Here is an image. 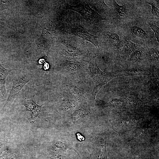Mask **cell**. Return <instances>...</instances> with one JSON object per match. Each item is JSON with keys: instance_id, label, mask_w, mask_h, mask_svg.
<instances>
[{"instance_id": "cell-1", "label": "cell", "mask_w": 159, "mask_h": 159, "mask_svg": "<svg viewBox=\"0 0 159 159\" xmlns=\"http://www.w3.org/2000/svg\"><path fill=\"white\" fill-rule=\"evenodd\" d=\"M59 46L62 54L70 57L85 56L89 53L87 41L63 32L59 37Z\"/></svg>"}, {"instance_id": "cell-2", "label": "cell", "mask_w": 159, "mask_h": 159, "mask_svg": "<svg viewBox=\"0 0 159 159\" xmlns=\"http://www.w3.org/2000/svg\"><path fill=\"white\" fill-rule=\"evenodd\" d=\"M67 9L75 11L79 14L85 20L87 23L95 24L106 19L96 11L92 9L87 1H82L76 5H72L67 3L64 4Z\"/></svg>"}, {"instance_id": "cell-3", "label": "cell", "mask_w": 159, "mask_h": 159, "mask_svg": "<svg viewBox=\"0 0 159 159\" xmlns=\"http://www.w3.org/2000/svg\"><path fill=\"white\" fill-rule=\"evenodd\" d=\"M62 32L78 37L93 44L98 50V37L90 33L84 29L80 22L73 23L69 21L62 23Z\"/></svg>"}, {"instance_id": "cell-4", "label": "cell", "mask_w": 159, "mask_h": 159, "mask_svg": "<svg viewBox=\"0 0 159 159\" xmlns=\"http://www.w3.org/2000/svg\"><path fill=\"white\" fill-rule=\"evenodd\" d=\"M30 80V77L24 73H20L13 76L12 87L4 107L11 104L24 86Z\"/></svg>"}, {"instance_id": "cell-5", "label": "cell", "mask_w": 159, "mask_h": 159, "mask_svg": "<svg viewBox=\"0 0 159 159\" xmlns=\"http://www.w3.org/2000/svg\"><path fill=\"white\" fill-rule=\"evenodd\" d=\"M23 105L25 107L26 111L31 113V117L29 119L30 122H34L41 112L42 105H37L32 99L24 100Z\"/></svg>"}, {"instance_id": "cell-6", "label": "cell", "mask_w": 159, "mask_h": 159, "mask_svg": "<svg viewBox=\"0 0 159 159\" xmlns=\"http://www.w3.org/2000/svg\"><path fill=\"white\" fill-rule=\"evenodd\" d=\"M136 44L127 39H123L117 47L126 55L128 56L132 53L137 47Z\"/></svg>"}, {"instance_id": "cell-7", "label": "cell", "mask_w": 159, "mask_h": 159, "mask_svg": "<svg viewBox=\"0 0 159 159\" xmlns=\"http://www.w3.org/2000/svg\"><path fill=\"white\" fill-rule=\"evenodd\" d=\"M12 70L5 68L0 63V91L2 96L6 95L5 85L6 79L7 75L10 74Z\"/></svg>"}, {"instance_id": "cell-8", "label": "cell", "mask_w": 159, "mask_h": 159, "mask_svg": "<svg viewBox=\"0 0 159 159\" xmlns=\"http://www.w3.org/2000/svg\"><path fill=\"white\" fill-rule=\"evenodd\" d=\"M105 34L108 41L117 48L121 42L118 35L116 33L109 31H106Z\"/></svg>"}, {"instance_id": "cell-9", "label": "cell", "mask_w": 159, "mask_h": 159, "mask_svg": "<svg viewBox=\"0 0 159 159\" xmlns=\"http://www.w3.org/2000/svg\"><path fill=\"white\" fill-rule=\"evenodd\" d=\"M78 61L73 60L65 59L62 61V66L68 69H77L82 67L81 65Z\"/></svg>"}, {"instance_id": "cell-10", "label": "cell", "mask_w": 159, "mask_h": 159, "mask_svg": "<svg viewBox=\"0 0 159 159\" xmlns=\"http://www.w3.org/2000/svg\"><path fill=\"white\" fill-rule=\"evenodd\" d=\"M131 31L138 37L145 39L148 38V36L146 32L141 28L136 26H134L130 28Z\"/></svg>"}, {"instance_id": "cell-11", "label": "cell", "mask_w": 159, "mask_h": 159, "mask_svg": "<svg viewBox=\"0 0 159 159\" xmlns=\"http://www.w3.org/2000/svg\"><path fill=\"white\" fill-rule=\"evenodd\" d=\"M113 5L115 10L117 12L120 16L122 17L127 14L128 10L125 6L120 5L115 0L113 1Z\"/></svg>"}, {"instance_id": "cell-12", "label": "cell", "mask_w": 159, "mask_h": 159, "mask_svg": "<svg viewBox=\"0 0 159 159\" xmlns=\"http://www.w3.org/2000/svg\"><path fill=\"white\" fill-rule=\"evenodd\" d=\"M158 50L156 48H151L148 50V54L150 59L152 61L158 60Z\"/></svg>"}, {"instance_id": "cell-13", "label": "cell", "mask_w": 159, "mask_h": 159, "mask_svg": "<svg viewBox=\"0 0 159 159\" xmlns=\"http://www.w3.org/2000/svg\"><path fill=\"white\" fill-rule=\"evenodd\" d=\"M142 52L141 50L137 47L130 54V58L133 60H139L141 57Z\"/></svg>"}, {"instance_id": "cell-14", "label": "cell", "mask_w": 159, "mask_h": 159, "mask_svg": "<svg viewBox=\"0 0 159 159\" xmlns=\"http://www.w3.org/2000/svg\"><path fill=\"white\" fill-rule=\"evenodd\" d=\"M148 25L153 31L157 41L159 43V29L157 26L154 23H149Z\"/></svg>"}, {"instance_id": "cell-15", "label": "cell", "mask_w": 159, "mask_h": 159, "mask_svg": "<svg viewBox=\"0 0 159 159\" xmlns=\"http://www.w3.org/2000/svg\"><path fill=\"white\" fill-rule=\"evenodd\" d=\"M147 3L151 6V12L153 15L156 17H159V9L155 4L154 2L151 1L147 2Z\"/></svg>"}, {"instance_id": "cell-16", "label": "cell", "mask_w": 159, "mask_h": 159, "mask_svg": "<svg viewBox=\"0 0 159 159\" xmlns=\"http://www.w3.org/2000/svg\"><path fill=\"white\" fill-rule=\"evenodd\" d=\"M106 83H102L96 86L92 92V96L93 98H95V96L97 93L100 89Z\"/></svg>"}, {"instance_id": "cell-17", "label": "cell", "mask_w": 159, "mask_h": 159, "mask_svg": "<svg viewBox=\"0 0 159 159\" xmlns=\"http://www.w3.org/2000/svg\"><path fill=\"white\" fill-rule=\"evenodd\" d=\"M54 145L56 147L62 149H65L67 148V147L65 144L60 142H58L56 143Z\"/></svg>"}, {"instance_id": "cell-18", "label": "cell", "mask_w": 159, "mask_h": 159, "mask_svg": "<svg viewBox=\"0 0 159 159\" xmlns=\"http://www.w3.org/2000/svg\"><path fill=\"white\" fill-rule=\"evenodd\" d=\"M77 138L80 140H84V137L79 134H77Z\"/></svg>"}, {"instance_id": "cell-19", "label": "cell", "mask_w": 159, "mask_h": 159, "mask_svg": "<svg viewBox=\"0 0 159 159\" xmlns=\"http://www.w3.org/2000/svg\"><path fill=\"white\" fill-rule=\"evenodd\" d=\"M2 144H3V143L0 140V148H1V146H2Z\"/></svg>"}, {"instance_id": "cell-20", "label": "cell", "mask_w": 159, "mask_h": 159, "mask_svg": "<svg viewBox=\"0 0 159 159\" xmlns=\"http://www.w3.org/2000/svg\"><path fill=\"white\" fill-rule=\"evenodd\" d=\"M0 24L4 25H5L3 22H1V21H0Z\"/></svg>"}]
</instances>
